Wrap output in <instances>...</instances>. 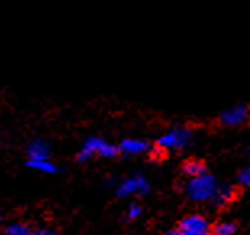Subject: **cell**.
<instances>
[{"label": "cell", "instance_id": "6da1fadb", "mask_svg": "<svg viewBox=\"0 0 250 235\" xmlns=\"http://www.w3.org/2000/svg\"><path fill=\"white\" fill-rule=\"evenodd\" d=\"M194 143V131L188 126H174L157 138L155 152H183Z\"/></svg>", "mask_w": 250, "mask_h": 235}, {"label": "cell", "instance_id": "7a4b0ae2", "mask_svg": "<svg viewBox=\"0 0 250 235\" xmlns=\"http://www.w3.org/2000/svg\"><path fill=\"white\" fill-rule=\"evenodd\" d=\"M218 180L213 174L208 171L200 176H194V177H188L184 184V194L188 195L190 201L195 203H205L210 201L216 190Z\"/></svg>", "mask_w": 250, "mask_h": 235}, {"label": "cell", "instance_id": "3957f363", "mask_svg": "<svg viewBox=\"0 0 250 235\" xmlns=\"http://www.w3.org/2000/svg\"><path fill=\"white\" fill-rule=\"evenodd\" d=\"M118 153H120L118 145H113L111 142L105 140V138L99 136H90L84 140L79 152L76 153V159L79 163H87L94 157L115 158Z\"/></svg>", "mask_w": 250, "mask_h": 235}, {"label": "cell", "instance_id": "277c9868", "mask_svg": "<svg viewBox=\"0 0 250 235\" xmlns=\"http://www.w3.org/2000/svg\"><path fill=\"white\" fill-rule=\"evenodd\" d=\"M150 180H148L142 173H132L123 180H120L115 187V195L118 198H131L136 195H148L150 194Z\"/></svg>", "mask_w": 250, "mask_h": 235}, {"label": "cell", "instance_id": "5b68a950", "mask_svg": "<svg viewBox=\"0 0 250 235\" xmlns=\"http://www.w3.org/2000/svg\"><path fill=\"white\" fill-rule=\"evenodd\" d=\"M179 235H208L213 231V226L210 221L202 215L186 216L178 224Z\"/></svg>", "mask_w": 250, "mask_h": 235}, {"label": "cell", "instance_id": "8992f818", "mask_svg": "<svg viewBox=\"0 0 250 235\" xmlns=\"http://www.w3.org/2000/svg\"><path fill=\"white\" fill-rule=\"evenodd\" d=\"M250 118V108L244 103H236L225 108L218 116V119L223 126L226 127H236L244 124L246 121H249Z\"/></svg>", "mask_w": 250, "mask_h": 235}, {"label": "cell", "instance_id": "52a82bcc", "mask_svg": "<svg viewBox=\"0 0 250 235\" xmlns=\"http://www.w3.org/2000/svg\"><path fill=\"white\" fill-rule=\"evenodd\" d=\"M26 157L28 159H44L50 158L52 155V145L50 142L44 137H36L28 142L26 145Z\"/></svg>", "mask_w": 250, "mask_h": 235}, {"label": "cell", "instance_id": "ba28073f", "mask_svg": "<svg viewBox=\"0 0 250 235\" xmlns=\"http://www.w3.org/2000/svg\"><path fill=\"white\" fill-rule=\"evenodd\" d=\"M120 148V155H125V157H137V155H144L150 150V143L144 138H123L118 143Z\"/></svg>", "mask_w": 250, "mask_h": 235}, {"label": "cell", "instance_id": "9c48e42d", "mask_svg": "<svg viewBox=\"0 0 250 235\" xmlns=\"http://www.w3.org/2000/svg\"><path fill=\"white\" fill-rule=\"evenodd\" d=\"M234 198H236V189H234V185L229 182H221V184L218 182L216 190L213 196H211L210 203L216 208H225L231 201H234Z\"/></svg>", "mask_w": 250, "mask_h": 235}, {"label": "cell", "instance_id": "30bf717a", "mask_svg": "<svg viewBox=\"0 0 250 235\" xmlns=\"http://www.w3.org/2000/svg\"><path fill=\"white\" fill-rule=\"evenodd\" d=\"M26 166L37 171L41 174H58L60 173V168L58 164L52 161L50 158H44V159H28L26 161Z\"/></svg>", "mask_w": 250, "mask_h": 235}, {"label": "cell", "instance_id": "8fae6325", "mask_svg": "<svg viewBox=\"0 0 250 235\" xmlns=\"http://www.w3.org/2000/svg\"><path fill=\"white\" fill-rule=\"evenodd\" d=\"M207 173V166L204 161H200V159H188V161H184L183 164V174L188 176V177H194V176H200Z\"/></svg>", "mask_w": 250, "mask_h": 235}, {"label": "cell", "instance_id": "7c38bea8", "mask_svg": "<svg viewBox=\"0 0 250 235\" xmlns=\"http://www.w3.org/2000/svg\"><path fill=\"white\" fill-rule=\"evenodd\" d=\"M3 234H7V235H31V234H34V229L26 222L15 221V222L5 224Z\"/></svg>", "mask_w": 250, "mask_h": 235}, {"label": "cell", "instance_id": "4fadbf2b", "mask_svg": "<svg viewBox=\"0 0 250 235\" xmlns=\"http://www.w3.org/2000/svg\"><path fill=\"white\" fill-rule=\"evenodd\" d=\"M216 235H232L237 232V224L232 221H220L213 226V231Z\"/></svg>", "mask_w": 250, "mask_h": 235}, {"label": "cell", "instance_id": "5bb4252c", "mask_svg": "<svg viewBox=\"0 0 250 235\" xmlns=\"http://www.w3.org/2000/svg\"><path fill=\"white\" fill-rule=\"evenodd\" d=\"M144 213V208L139 201H131L129 205H127L126 211H125V221L126 222H131V221H136V219H139Z\"/></svg>", "mask_w": 250, "mask_h": 235}, {"label": "cell", "instance_id": "9a60e30c", "mask_svg": "<svg viewBox=\"0 0 250 235\" xmlns=\"http://www.w3.org/2000/svg\"><path fill=\"white\" fill-rule=\"evenodd\" d=\"M237 182L242 187H250V164L237 174Z\"/></svg>", "mask_w": 250, "mask_h": 235}, {"label": "cell", "instance_id": "2e32d148", "mask_svg": "<svg viewBox=\"0 0 250 235\" xmlns=\"http://www.w3.org/2000/svg\"><path fill=\"white\" fill-rule=\"evenodd\" d=\"M34 234H36V235H54V234H57V232H55V229L39 227V229H34Z\"/></svg>", "mask_w": 250, "mask_h": 235}, {"label": "cell", "instance_id": "e0dca14e", "mask_svg": "<svg viewBox=\"0 0 250 235\" xmlns=\"http://www.w3.org/2000/svg\"><path fill=\"white\" fill-rule=\"evenodd\" d=\"M246 153L250 157V145H247V147H246Z\"/></svg>", "mask_w": 250, "mask_h": 235}]
</instances>
